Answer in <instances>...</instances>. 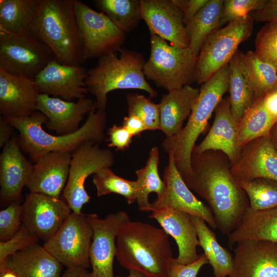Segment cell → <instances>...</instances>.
<instances>
[{"label": "cell", "mask_w": 277, "mask_h": 277, "mask_svg": "<svg viewBox=\"0 0 277 277\" xmlns=\"http://www.w3.org/2000/svg\"><path fill=\"white\" fill-rule=\"evenodd\" d=\"M190 165L191 175L185 183L208 203L217 228L228 235L249 207L246 193L231 173L228 157L219 151H192Z\"/></svg>", "instance_id": "1"}, {"label": "cell", "mask_w": 277, "mask_h": 277, "mask_svg": "<svg viewBox=\"0 0 277 277\" xmlns=\"http://www.w3.org/2000/svg\"><path fill=\"white\" fill-rule=\"evenodd\" d=\"M3 116L18 131L20 148L34 163L49 152L72 153L87 142L99 144L104 140L107 123L106 110L96 109V105L79 129L66 135H54L45 131L43 124L47 117L39 111L22 117Z\"/></svg>", "instance_id": "2"}, {"label": "cell", "mask_w": 277, "mask_h": 277, "mask_svg": "<svg viewBox=\"0 0 277 277\" xmlns=\"http://www.w3.org/2000/svg\"><path fill=\"white\" fill-rule=\"evenodd\" d=\"M116 258L124 268L146 277H167L174 259L169 235L152 225L130 220L116 239Z\"/></svg>", "instance_id": "3"}, {"label": "cell", "mask_w": 277, "mask_h": 277, "mask_svg": "<svg viewBox=\"0 0 277 277\" xmlns=\"http://www.w3.org/2000/svg\"><path fill=\"white\" fill-rule=\"evenodd\" d=\"M29 33L45 44L60 64L81 66L86 61L74 0H39Z\"/></svg>", "instance_id": "4"}, {"label": "cell", "mask_w": 277, "mask_h": 277, "mask_svg": "<svg viewBox=\"0 0 277 277\" xmlns=\"http://www.w3.org/2000/svg\"><path fill=\"white\" fill-rule=\"evenodd\" d=\"M229 80L228 64L202 84L186 125L179 134L166 137L162 143L164 150L173 154L175 166L184 181L191 175L190 160L195 142L228 90Z\"/></svg>", "instance_id": "5"}, {"label": "cell", "mask_w": 277, "mask_h": 277, "mask_svg": "<svg viewBox=\"0 0 277 277\" xmlns=\"http://www.w3.org/2000/svg\"><path fill=\"white\" fill-rule=\"evenodd\" d=\"M98 58L96 65L87 70L85 80L88 92L95 97L96 109L106 110L110 92L118 89H139L151 98L157 92L148 83L144 73L145 60L141 52L123 49Z\"/></svg>", "instance_id": "6"}, {"label": "cell", "mask_w": 277, "mask_h": 277, "mask_svg": "<svg viewBox=\"0 0 277 277\" xmlns=\"http://www.w3.org/2000/svg\"><path fill=\"white\" fill-rule=\"evenodd\" d=\"M150 44L149 57L143 68L146 80L168 91L193 81L197 57L189 47L174 46L156 35H151Z\"/></svg>", "instance_id": "7"}, {"label": "cell", "mask_w": 277, "mask_h": 277, "mask_svg": "<svg viewBox=\"0 0 277 277\" xmlns=\"http://www.w3.org/2000/svg\"><path fill=\"white\" fill-rule=\"evenodd\" d=\"M253 22L248 15L213 32L206 39L197 56L193 81L202 84L229 64L239 45L251 35Z\"/></svg>", "instance_id": "8"}, {"label": "cell", "mask_w": 277, "mask_h": 277, "mask_svg": "<svg viewBox=\"0 0 277 277\" xmlns=\"http://www.w3.org/2000/svg\"><path fill=\"white\" fill-rule=\"evenodd\" d=\"M55 56L44 43L29 34L0 29V69L34 79Z\"/></svg>", "instance_id": "9"}, {"label": "cell", "mask_w": 277, "mask_h": 277, "mask_svg": "<svg viewBox=\"0 0 277 277\" xmlns=\"http://www.w3.org/2000/svg\"><path fill=\"white\" fill-rule=\"evenodd\" d=\"M114 163L113 152L102 148L98 144L85 143L71 154L68 180L63 191V197L72 212L80 214L83 206L91 197L85 189L87 178L105 168H110Z\"/></svg>", "instance_id": "10"}, {"label": "cell", "mask_w": 277, "mask_h": 277, "mask_svg": "<svg viewBox=\"0 0 277 277\" xmlns=\"http://www.w3.org/2000/svg\"><path fill=\"white\" fill-rule=\"evenodd\" d=\"M93 235L87 214L71 212L43 247L67 268L90 265V248Z\"/></svg>", "instance_id": "11"}, {"label": "cell", "mask_w": 277, "mask_h": 277, "mask_svg": "<svg viewBox=\"0 0 277 277\" xmlns=\"http://www.w3.org/2000/svg\"><path fill=\"white\" fill-rule=\"evenodd\" d=\"M74 8L86 60L118 53L123 49L126 34L107 15L79 0H74Z\"/></svg>", "instance_id": "12"}, {"label": "cell", "mask_w": 277, "mask_h": 277, "mask_svg": "<svg viewBox=\"0 0 277 277\" xmlns=\"http://www.w3.org/2000/svg\"><path fill=\"white\" fill-rule=\"evenodd\" d=\"M87 216L93 231L89 252L92 277H114L116 237L129 217L125 211L110 213L104 219L96 213L87 214Z\"/></svg>", "instance_id": "13"}, {"label": "cell", "mask_w": 277, "mask_h": 277, "mask_svg": "<svg viewBox=\"0 0 277 277\" xmlns=\"http://www.w3.org/2000/svg\"><path fill=\"white\" fill-rule=\"evenodd\" d=\"M72 210L63 197L29 193L22 204V225L45 242L58 230Z\"/></svg>", "instance_id": "14"}, {"label": "cell", "mask_w": 277, "mask_h": 277, "mask_svg": "<svg viewBox=\"0 0 277 277\" xmlns=\"http://www.w3.org/2000/svg\"><path fill=\"white\" fill-rule=\"evenodd\" d=\"M168 155V164L163 175L165 190L160 197L151 203V211L164 208L176 210L201 218L211 227L216 229L211 209L190 191L175 166L173 154L169 153Z\"/></svg>", "instance_id": "15"}, {"label": "cell", "mask_w": 277, "mask_h": 277, "mask_svg": "<svg viewBox=\"0 0 277 277\" xmlns=\"http://www.w3.org/2000/svg\"><path fill=\"white\" fill-rule=\"evenodd\" d=\"M142 19L151 35H156L176 47H189L183 15L172 0H140Z\"/></svg>", "instance_id": "16"}, {"label": "cell", "mask_w": 277, "mask_h": 277, "mask_svg": "<svg viewBox=\"0 0 277 277\" xmlns=\"http://www.w3.org/2000/svg\"><path fill=\"white\" fill-rule=\"evenodd\" d=\"M87 70L82 65H63L54 60L34 80L39 94L72 101L86 97L88 92L85 84Z\"/></svg>", "instance_id": "17"}, {"label": "cell", "mask_w": 277, "mask_h": 277, "mask_svg": "<svg viewBox=\"0 0 277 277\" xmlns=\"http://www.w3.org/2000/svg\"><path fill=\"white\" fill-rule=\"evenodd\" d=\"M238 181L265 178L277 182V152L269 136L261 137L244 145L239 159L231 165Z\"/></svg>", "instance_id": "18"}, {"label": "cell", "mask_w": 277, "mask_h": 277, "mask_svg": "<svg viewBox=\"0 0 277 277\" xmlns=\"http://www.w3.org/2000/svg\"><path fill=\"white\" fill-rule=\"evenodd\" d=\"M234 249V277H277V243L244 240Z\"/></svg>", "instance_id": "19"}, {"label": "cell", "mask_w": 277, "mask_h": 277, "mask_svg": "<svg viewBox=\"0 0 277 277\" xmlns=\"http://www.w3.org/2000/svg\"><path fill=\"white\" fill-rule=\"evenodd\" d=\"M95 105L94 101L86 97L73 102L39 94L36 110L47 117V129L54 131L57 135H66L79 129L84 117L89 113Z\"/></svg>", "instance_id": "20"}, {"label": "cell", "mask_w": 277, "mask_h": 277, "mask_svg": "<svg viewBox=\"0 0 277 277\" xmlns=\"http://www.w3.org/2000/svg\"><path fill=\"white\" fill-rule=\"evenodd\" d=\"M33 166L22 152L17 135L14 133L0 155V197L2 202L10 204L20 201L22 191L30 177Z\"/></svg>", "instance_id": "21"}, {"label": "cell", "mask_w": 277, "mask_h": 277, "mask_svg": "<svg viewBox=\"0 0 277 277\" xmlns=\"http://www.w3.org/2000/svg\"><path fill=\"white\" fill-rule=\"evenodd\" d=\"M39 92L34 79L0 69V113L2 116L26 117L36 110Z\"/></svg>", "instance_id": "22"}, {"label": "cell", "mask_w": 277, "mask_h": 277, "mask_svg": "<svg viewBox=\"0 0 277 277\" xmlns=\"http://www.w3.org/2000/svg\"><path fill=\"white\" fill-rule=\"evenodd\" d=\"M71 154L51 152L35 162L26 185L30 193L60 197L68 180Z\"/></svg>", "instance_id": "23"}, {"label": "cell", "mask_w": 277, "mask_h": 277, "mask_svg": "<svg viewBox=\"0 0 277 277\" xmlns=\"http://www.w3.org/2000/svg\"><path fill=\"white\" fill-rule=\"evenodd\" d=\"M214 111V120L208 134L194 146L192 151H221L227 155L231 165L234 164L239 158L241 148L238 144V124L231 113L229 97L223 98Z\"/></svg>", "instance_id": "24"}, {"label": "cell", "mask_w": 277, "mask_h": 277, "mask_svg": "<svg viewBox=\"0 0 277 277\" xmlns=\"http://www.w3.org/2000/svg\"><path fill=\"white\" fill-rule=\"evenodd\" d=\"M150 218L155 219L162 229L175 241L178 255L175 260L183 264H188L197 260L199 241L191 215L169 208L151 210Z\"/></svg>", "instance_id": "25"}, {"label": "cell", "mask_w": 277, "mask_h": 277, "mask_svg": "<svg viewBox=\"0 0 277 277\" xmlns=\"http://www.w3.org/2000/svg\"><path fill=\"white\" fill-rule=\"evenodd\" d=\"M200 89L190 85L168 91L162 96L160 107V130L171 137L179 134L189 117Z\"/></svg>", "instance_id": "26"}, {"label": "cell", "mask_w": 277, "mask_h": 277, "mask_svg": "<svg viewBox=\"0 0 277 277\" xmlns=\"http://www.w3.org/2000/svg\"><path fill=\"white\" fill-rule=\"evenodd\" d=\"M2 263L18 277H60L63 266L38 244L16 252Z\"/></svg>", "instance_id": "27"}, {"label": "cell", "mask_w": 277, "mask_h": 277, "mask_svg": "<svg viewBox=\"0 0 277 277\" xmlns=\"http://www.w3.org/2000/svg\"><path fill=\"white\" fill-rule=\"evenodd\" d=\"M229 244L244 240H264L277 243V207L264 210L249 207L239 226L228 235Z\"/></svg>", "instance_id": "28"}, {"label": "cell", "mask_w": 277, "mask_h": 277, "mask_svg": "<svg viewBox=\"0 0 277 277\" xmlns=\"http://www.w3.org/2000/svg\"><path fill=\"white\" fill-rule=\"evenodd\" d=\"M199 241V246L204 250L215 277H234L233 256L218 242L214 233L206 222L198 217L191 216Z\"/></svg>", "instance_id": "29"}, {"label": "cell", "mask_w": 277, "mask_h": 277, "mask_svg": "<svg viewBox=\"0 0 277 277\" xmlns=\"http://www.w3.org/2000/svg\"><path fill=\"white\" fill-rule=\"evenodd\" d=\"M223 5V0H208L185 26L189 47L195 56H198L207 38L221 26Z\"/></svg>", "instance_id": "30"}, {"label": "cell", "mask_w": 277, "mask_h": 277, "mask_svg": "<svg viewBox=\"0 0 277 277\" xmlns=\"http://www.w3.org/2000/svg\"><path fill=\"white\" fill-rule=\"evenodd\" d=\"M236 55L258 101L277 88V71L272 66L261 60L255 52L251 50L246 53L238 51Z\"/></svg>", "instance_id": "31"}, {"label": "cell", "mask_w": 277, "mask_h": 277, "mask_svg": "<svg viewBox=\"0 0 277 277\" xmlns=\"http://www.w3.org/2000/svg\"><path fill=\"white\" fill-rule=\"evenodd\" d=\"M229 72L231 111L238 124L258 101L254 90L239 64L236 53L229 63Z\"/></svg>", "instance_id": "32"}, {"label": "cell", "mask_w": 277, "mask_h": 277, "mask_svg": "<svg viewBox=\"0 0 277 277\" xmlns=\"http://www.w3.org/2000/svg\"><path fill=\"white\" fill-rule=\"evenodd\" d=\"M39 0H1L0 29L29 34L38 11Z\"/></svg>", "instance_id": "33"}, {"label": "cell", "mask_w": 277, "mask_h": 277, "mask_svg": "<svg viewBox=\"0 0 277 277\" xmlns=\"http://www.w3.org/2000/svg\"><path fill=\"white\" fill-rule=\"evenodd\" d=\"M160 163L159 150L152 147L144 167L135 171L137 179L136 202L138 209L143 211H151V203L148 195L152 192L160 197L165 190V183L160 177L158 166Z\"/></svg>", "instance_id": "34"}, {"label": "cell", "mask_w": 277, "mask_h": 277, "mask_svg": "<svg viewBox=\"0 0 277 277\" xmlns=\"http://www.w3.org/2000/svg\"><path fill=\"white\" fill-rule=\"evenodd\" d=\"M277 123L266 109L263 99L255 103L238 123V144L241 148L261 137L269 136Z\"/></svg>", "instance_id": "35"}, {"label": "cell", "mask_w": 277, "mask_h": 277, "mask_svg": "<svg viewBox=\"0 0 277 277\" xmlns=\"http://www.w3.org/2000/svg\"><path fill=\"white\" fill-rule=\"evenodd\" d=\"M93 3L125 34L132 32L142 19L140 0H94Z\"/></svg>", "instance_id": "36"}, {"label": "cell", "mask_w": 277, "mask_h": 277, "mask_svg": "<svg viewBox=\"0 0 277 277\" xmlns=\"http://www.w3.org/2000/svg\"><path fill=\"white\" fill-rule=\"evenodd\" d=\"M92 182L98 196L110 193H116L124 196L128 204L136 201V181L121 177L114 173L110 168L101 169L93 174Z\"/></svg>", "instance_id": "37"}, {"label": "cell", "mask_w": 277, "mask_h": 277, "mask_svg": "<svg viewBox=\"0 0 277 277\" xmlns=\"http://www.w3.org/2000/svg\"><path fill=\"white\" fill-rule=\"evenodd\" d=\"M239 183L247 196L250 209L264 210L277 207L276 181L258 178Z\"/></svg>", "instance_id": "38"}, {"label": "cell", "mask_w": 277, "mask_h": 277, "mask_svg": "<svg viewBox=\"0 0 277 277\" xmlns=\"http://www.w3.org/2000/svg\"><path fill=\"white\" fill-rule=\"evenodd\" d=\"M128 114L140 118L147 130H160V107L150 97L138 93H128L126 96Z\"/></svg>", "instance_id": "39"}, {"label": "cell", "mask_w": 277, "mask_h": 277, "mask_svg": "<svg viewBox=\"0 0 277 277\" xmlns=\"http://www.w3.org/2000/svg\"><path fill=\"white\" fill-rule=\"evenodd\" d=\"M254 44L258 56L277 71V21L267 22L261 28Z\"/></svg>", "instance_id": "40"}, {"label": "cell", "mask_w": 277, "mask_h": 277, "mask_svg": "<svg viewBox=\"0 0 277 277\" xmlns=\"http://www.w3.org/2000/svg\"><path fill=\"white\" fill-rule=\"evenodd\" d=\"M268 0H225L221 26L249 15L263 9Z\"/></svg>", "instance_id": "41"}, {"label": "cell", "mask_w": 277, "mask_h": 277, "mask_svg": "<svg viewBox=\"0 0 277 277\" xmlns=\"http://www.w3.org/2000/svg\"><path fill=\"white\" fill-rule=\"evenodd\" d=\"M39 240L29 229L22 225L19 230L12 238L0 242V262L17 252L37 244Z\"/></svg>", "instance_id": "42"}, {"label": "cell", "mask_w": 277, "mask_h": 277, "mask_svg": "<svg viewBox=\"0 0 277 277\" xmlns=\"http://www.w3.org/2000/svg\"><path fill=\"white\" fill-rule=\"evenodd\" d=\"M22 204L21 201L12 202L0 211V240L6 241L19 230L22 225Z\"/></svg>", "instance_id": "43"}, {"label": "cell", "mask_w": 277, "mask_h": 277, "mask_svg": "<svg viewBox=\"0 0 277 277\" xmlns=\"http://www.w3.org/2000/svg\"><path fill=\"white\" fill-rule=\"evenodd\" d=\"M208 263L204 253L200 254L195 262L188 264L180 263L174 258L169 266L167 277H196L201 268Z\"/></svg>", "instance_id": "44"}, {"label": "cell", "mask_w": 277, "mask_h": 277, "mask_svg": "<svg viewBox=\"0 0 277 277\" xmlns=\"http://www.w3.org/2000/svg\"><path fill=\"white\" fill-rule=\"evenodd\" d=\"M109 147H114L115 150L124 151L128 148L132 142L133 136L122 125L113 124L108 129Z\"/></svg>", "instance_id": "45"}, {"label": "cell", "mask_w": 277, "mask_h": 277, "mask_svg": "<svg viewBox=\"0 0 277 277\" xmlns=\"http://www.w3.org/2000/svg\"><path fill=\"white\" fill-rule=\"evenodd\" d=\"M183 15V22L186 26L189 21L207 3L208 0H172Z\"/></svg>", "instance_id": "46"}, {"label": "cell", "mask_w": 277, "mask_h": 277, "mask_svg": "<svg viewBox=\"0 0 277 277\" xmlns=\"http://www.w3.org/2000/svg\"><path fill=\"white\" fill-rule=\"evenodd\" d=\"M253 21L269 22L277 21V0H268L265 6L249 14Z\"/></svg>", "instance_id": "47"}, {"label": "cell", "mask_w": 277, "mask_h": 277, "mask_svg": "<svg viewBox=\"0 0 277 277\" xmlns=\"http://www.w3.org/2000/svg\"><path fill=\"white\" fill-rule=\"evenodd\" d=\"M122 126L133 136H138L141 132L147 130L142 120L135 115L128 114L125 116L122 122Z\"/></svg>", "instance_id": "48"}, {"label": "cell", "mask_w": 277, "mask_h": 277, "mask_svg": "<svg viewBox=\"0 0 277 277\" xmlns=\"http://www.w3.org/2000/svg\"><path fill=\"white\" fill-rule=\"evenodd\" d=\"M14 127L2 116L0 117V147L3 148L14 134Z\"/></svg>", "instance_id": "49"}, {"label": "cell", "mask_w": 277, "mask_h": 277, "mask_svg": "<svg viewBox=\"0 0 277 277\" xmlns=\"http://www.w3.org/2000/svg\"><path fill=\"white\" fill-rule=\"evenodd\" d=\"M263 101L267 110L277 121V88L266 95Z\"/></svg>", "instance_id": "50"}, {"label": "cell", "mask_w": 277, "mask_h": 277, "mask_svg": "<svg viewBox=\"0 0 277 277\" xmlns=\"http://www.w3.org/2000/svg\"><path fill=\"white\" fill-rule=\"evenodd\" d=\"M60 277H92L91 272L82 267H69Z\"/></svg>", "instance_id": "51"}, {"label": "cell", "mask_w": 277, "mask_h": 277, "mask_svg": "<svg viewBox=\"0 0 277 277\" xmlns=\"http://www.w3.org/2000/svg\"><path fill=\"white\" fill-rule=\"evenodd\" d=\"M0 277H18L5 263H0Z\"/></svg>", "instance_id": "52"}, {"label": "cell", "mask_w": 277, "mask_h": 277, "mask_svg": "<svg viewBox=\"0 0 277 277\" xmlns=\"http://www.w3.org/2000/svg\"><path fill=\"white\" fill-rule=\"evenodd\" d=\"M270 138L277 152V123L274 125L270 131Z\"/></svg>", "instance_id": "53"}, {"label": "cell", "mask_w": 277, "mask_h": 277, "mask_svg": "<svg viewBox=\"0 0 277 277\" xmlns=\"http://www.w3.org/2000/svg\"><path fill=\"white\" fill-rule=\"evenodd\" d=\"M118 277H146L143 274L134 270L129 271V273L126 276H118Z\"/></svg>", "instance_id": "54"}]
</instances>
